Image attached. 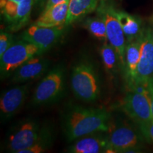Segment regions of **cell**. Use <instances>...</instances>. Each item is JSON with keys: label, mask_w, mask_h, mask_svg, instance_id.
<instances>
[{"label": "cell", "mask_w": 153, "mask_h": 153, "mask_svg": "<svg viewBox=\"0 0 153 153\" xmlns=\"http://www.w3.org/2000/svg\"><path fill=\"white\" fill-rule=\"evenodd\" d=\"M54 137L53 133L49 127H43L42 133L36 142L20 153H41L46 151L53 145Z\"/></svg>", "instance_id": "20"}, {"label": "cell", "mask_w": 153, "mask_h": 153, "mask_svg": "<svg viewBox=\"0 0 153 153\" xmlns=\"http://www.w3.org/2000/svg\"><path fill=\"white\" fill-rule=\"evenodd\" d=\"M128 89L120 104L121 110L138 126L153 120L148 85H136Z\"/></svg>", "instance_id": "3"}, {"label": "cell", "mask_w": 153, "mask_h": 153, "mask_svg": "<svg viewBox=\"0 0 153 153\" xmlns=\"http://www.w3.org/2000/svg\"><path fill=\"white\" fill-rule=\"evenodd\" d=\"M43 53L37 45L24 40L14 43L0 56L1 77L9 76L24 62Z\"/></svg>", "instance_id": "6"}, {"label": "cell", "mask_w": 153, "mask_h": 153, "mask_svg": "<svg viewBox=\"0 0 153 153\" xmlns=\"http://www.w3.org/2000/svg\"><path fill=\"white\" fill-rule=\"evenodd\" d=\"M13 43L12 36L8 32L1 31L0 33V56L11 46Z\"/></svg>", "instance_id": "22"}, {"label": "cell", "mask_w": 153, "mask_h": 153, "mask_svg": "<svg viewBox=\"0 0 153 153\" xmlns=\"http://www.w3.org/2000/svg\"><path fill=\"white\" fill-rule=\"evenodd\" d=\"M43 127L33 120H26L15 127L7 140L9 152L20 153L33 145L39 138Z\"/></svg>", "instance_id": "9"}, {"label": "cell", "mask_w": 153, "mask_h": 153, "mask_svg": "<svg viewBox=\"0 0 153 153\" xmlns=\"http://www.w3.org/2000/svg\"><path fill=\"white\" fill-rule=\"evenodd\" d=\"M148 89L149 91V94H150L151 111H152V119H153V78L148 82Z\"/></svg>", "instance_id": "24"}, {"label": "cell", "mask_w": 153, "mask_h": 153, "mask_svg": "<svg viewBox=\"0 0 153 153\" xmlns=\"http://www.w3.org/2000/svg\"><path fill=\"white\" fill-rule=\"evenodd\" d=\"M35 3L36 0H22L19 4L16 16L9 24L8 29L10 31L16 32L27 25Z\"/></svg>", "instance_id": "18"}, {"label": "cell", "mask_w": 153, "mask_h": 153, "mask_svg": "<svg viewBox=\"0 0 153 153\" xmlns=\"http://www.w3.org/2000/svg\"><path fill=\"white\" fill-rule=\"evenodd\" d=\"M22 1V0H0V7H3L7 3L11 4L15 6H19V4Z\"/></svg>", "instance_id": "26"}, {"label": "cell", "mask_w": 153, "mask_h": 153, "mask_svg": "<svg viewBox=\"0 0 153 153\" xmlns=\"http://www.w3.org/2000/svg\"><path fill=\"white\" fill-rule=\"evenodd\" d=\"M70 0L54 5L43 11L34 24L44 27H57L65 24Z\"/></svg>", "instance_id": "14"}, {"label": "cell", "mask_w": 153, "mask_h": 153, "mask_svg": "<svg viewBox=\"0 0 153 153\" xmlns=\"http://www.w3.org/2000/svg\"><path fill=\"white\" fill-rule=\"evenodd\" d=\"M65 69L58 65L44 76L36 87L32 100L35 106L51 104L60 99L65 89Z\"/></svg>", "instance_id": "5"}, {"label": "cell", "mask_w": 153, "mask_h": 153, "mask_svg": "<svg viewBox=\"0 0 153 153\" xmlns=\"http://www.w3.org/2000/svg\"><path fill=\"white\" fill-rule=\"evenodd\" d=\"M102 132L95 133L74 140L68 152L72 153H99L108 152V135L101 133Z\"/></svg>", "instance_id": "12"}, {"label": "cell", "mask_w": 153, "mask_h": 153, "mask_svg": "<svg viewBox=\"0 0 153 153\" xmlns=\"http://www.w3.org/2000/svg\"><path fill=\"white\" fill-rule=\"evenodd\" d=\"M99 0H70L65 26L81 20L87 14L97 10Z\"/></svg>", "instance_id": "17"}, {"label": "cell", "mask_w": 153, "mask_h": 153, "mask_svg": "<svg viewBox=\"0 0 153 153\" xmlns=\"http://www.w3.org/2000/svg\"><path fill=\"white\" fill-rule=\"evenodd\" d=\"M100 55L106 71L110 73L114 72L117 66L118 56L116 50L110 43H108V41L104 42L100 48Z\"/></svg>", "instance_id": "21"}, {"label": "cell", "mask_w": 153, "mask_h": 153, "mask_svg": "<svg viewBox=\"0 0 153 153\" xmlns=\"http://www.w3.org/2000/svg\"><path fill=\"white\" fill-rule=\"evenodd\" d=\"M116 9L111 0H100L97 14L104 19L106 24L108 41L117 53L120 64L123 68L126 40L116 15Z\"/></svg>", "instance_id": "4"}, {"label": "cell", "mask_w": 153, "mask_h": 153, "mask_svg": "<svg viewBox=\"0 0 153 153\" xmlns=\"http://www.w3.org/2000/svg\"><path fill=\"white\" fill-rule=\"evenodd\" d=\"M66 1V0H47L43 10H45V9H48V8H50V7H53V6L63 2V1Z\"/></svg>", "instance_id": "25"}, {"label": "cell", "mask_w": 153, "mask_h": 153, "mask_svg": "<svg viewBox=\"0 0 153 153\" xmlns=\"http://www.w3.org/2000/svg\"><path fill=\"white\" fill-rule=\"evenodd\" d=\"M47 0H36L35 4L39 5V6H43L44 3H46Z\"/></svg>", "instance_id": "27"}, {"label": "cell", "mask_w": 153, "mask_h": 153, "mask_svg": "<svg viewBox=\"0 0 153 153\" xmlns=\"http://www.w3.org/2000/svg\"><path fill=\"white\" fill-rule=\"evenodd\" d=\"M140 38V58L133 83L128 89L136 85H148L153 78V26H144Z\"/></svg>", "instance_id": "8"}, {"label": "cell", "mask_w": 153, "mask_h": 153, "mask_svg": "<svg viewBox=\"0 0 153 153\" xmlns=\"http://www.w3.org/2000/svg\"><path fill=\"white\" fill-rule=\"evenodd\" d=\"M138 127L145 140L153 144V120H151L146 123L142 124Z\"/></svg>", "instance_id": "23"}, {"label": "cell", "mask_w": 153, "mask_h": 153, "mask_svg": "<svg viewBox=\"0 0 153 153\" xmlns=\"http://www.w3.org/2000/svg\"><path fill=\"white\" fill-rule=\"evenodd\" d=\"M28 86L12 87L2 92L0 98V118L1 122L10 120L24 104L27 98Z\"/></svg>", "instance_id": "11"}, {"label": "cell", "mask_w": 153, "mask_h": 153, "mask_svg": "<svg viewBox=\"0 0 153 153\" xmlns=\"http://www.w3.org/2000/svg\"><path fill=\"white\" fill-rule=\"evenodd\" d=\"M141 53L140 36L133 41L126 44L123 70L128 88L133 85Z\"/></svg>", "instance_id": "15"}, {"label": "cell", "mask_w": 153, "mask_h": 153, "mask_svg": "<svg viewBox=\"0 0 153 153\" xmlns=\"http://www.w3.org/2000/svg\"><path fill=\"white\" fill-rule=\"evenodd\" d=\"M50 62L47 59L34 56L17 68L13 73L14 82H26L38 79L45 73Z\"/></svg>", "instance_id": "13"}, {"label": "cell", "mask_w": 153, "mask_h": 153, "mask_svg": "<svg viewBox=\"0 0 153 153\" xmlns=\"http://www.w3.org/2000/svg\"><path fill=\"white\" fill-rule=\"evenodd\" d=\"M83 26L99 41H108L106 24L100 16L97 15L95 17L86 19L83 23Z\"/></svg>", "instance_id": "19"}, {"label": "cell", "mask_w": 153, "mask_h": 153, "mask_svg": "<svg viewBox=\"0 0 153 153\" xmlns=\"http://www.w3.org/2000/svg\"><path fill=\"white\" fill-rule=\"evenodd\" d=\"M70 84L76 98L85 102H94L101 92L100 82L94 67L88 61H82L72 69Z\"/></svg>", "instance_id": "2"}, {"label": "cell", "mask_w": 153, "mask_h": 153, "mask_svg": "<svg viewBox=\"0 0 153 153\" xmlns=\"http://www.w3.org/2000/svg\"><path fill=\"white\" fill-rule=\"evenodd\" d=\"M111 114L103 108L74 106L63 118L64 134L69 142L99 132L107 133L111 128Z\"/></svg>", "instance_id": "1"}, {"label": "cell", "mask_w": 153, "mask_h": 153, "mask_svg": "<svg viewBox=\"0 0 153 153\" xmlns=\"http://www.w3.org/2000/svg\"><path fill=\"white\" fill-rule=\"evenodd\" d=\"M116 15L125 35L126 43H130L137 39L140 36L144 27L141 19L118 9L116 11Z\"/></svg>", "instance_id": "16"}, {"label": "cell", "mask_w": 153, "mask_h": 153, "mask_svg": "<svg viewBox=\"0 0 153 153\" xmlns=\"http://www.w3.org/2000/svg\"><path fill=\"white\" fill-rule=\"evenodd\" d=\"M108 152H133L141 148L145 139L141 133L133 127L120 124L111 128L108 135Z\"/></svg>", "instance_id": "7"}, {"label": "cell", "mask_w": 153, "mask_h": 153, "mask_svg": "<svg viewBox=\"0 0 153 153\" xmlns=\"http://www.w3.org/2000/svg\"><path fill=\"white\" fill-rule=\"evenodd\" d=\"M65 26L44 27L33 24L23 32L21 38L37 45L44 53L58 43L65 31Z\"/></svg>", "instance_id": "10"}]
</instances>
